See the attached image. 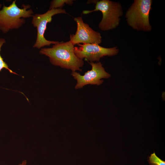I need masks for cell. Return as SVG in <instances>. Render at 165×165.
Segmentation results:
<instances>
[{"mask_svg":"<svg viewBox=\"0 0 165 165\" xmlns=\"http://www.w3.org/2000/svg\"><path fill=\"white\" fill-rule=\"evenodd\" d=\"M26 160H24L23 161L22 163L20 164V165H26Z\"/></svg>","mask_w":165,"mask_h":165,"instance_id":"12","label":"cell"},{"mask_svg":"<svg viewBox=\"0 0 165 165\" xmlns=\"http://www.w3.org/2000/svg\"><path fill=\"white\" fill-rule=\"evenodd\" d=\"M90 64L92 66L91 69L85 72L83 75L75 71H72L71 74L77 81L75 89L82 88L89 84L100 85L103 82L101 79L108 78L110 76V75L105 71L101 62H91Z\"/></svg>","mask_w":165,"mask_h":165,"instance_id":"7","label":"cell"},{"mask_svg":"<svg viewBox=\"0 0 165 165\" xmlns=\"http://www.w3.org/2000/svg\"><path fill=\"white\" fill-rule=\"evenodd\" d=\"M74 46L70 40L66 42H58L51 47L41 49L39 53L48 57L53 65L72 71H81L80 68L83 66L84 62L75 55Z\"/></svg>","mask_w":165,"mask_h":165,"instance_id":"1","label":"cell"},{"mask_svg":"<svg viewBox=\"0 0 165 165\" xmlns=\"http://www.w3.org/2000/svg\"><path fill=\"white\" fill-rule=\"evenodd\" d=\"M74 20L77 24V30L75 35H70V40L74 45L80 43L99 44L101 43L100 33L84 23L81 16L75 18Z\"/></svg>","mask_w":165,"mask_h":165,"instance_id":"8","label":"cell"},{"mask_svg":"<svg viewBox=\"0 0 165 165\" xmlns=\"http://www.w3.org/2000/svg\"><path fill=\"white\" fill-rule=\"evenodd\" d=\"M22 8L17 6L13 1L8 6L3 5L0 10V30L6 33L11 30L18 29L25 22V18L32 17L34 13L29 5L23 4Z\"/></svg>","mask_w":165,"mask_h":165,"instance_id":"2","label":"cell"},{"mask_svg":"<svg viewBox=\"0 0 165 165\" xmlns=\"http://www.w3.org/2000/svg\"><path fill=\"white\" fill-rule=\"evenodd\" d=\"M79 47H74V52L79 58H84L91 62L99 61L105 56H112L117 54L119 50L116 47L106 48L97 44H78Z\"/></svg>","mask_w":165,"mask_h":165,"instance_id":"6","label":"cell"},{"mask_svg":"<svg viewBox=\"0 0 165 165\" xmlns=\"http://www.w3.org/2000/svg\"><path fill=\"white\" fill-rule=\"evenodd\" d=\"M67 14L66 11L61 9H49L43 14H35L32 16L31 24L36 28L37 35L33 48L40 49L46 46H49L51 44H55L58 42L49 41L46 39L44 34L48 23L51 22L52 17L54 15L60 14Z\"/></svg>","mask_w":165,"mask_h":165,"instance_id":"5","label":"cell"},{"mask_svg":"<svg viewBox=\"0 0 165 165\" xmlns=\"http://www.w3.org/2000/svg\"><path fill=\"white\" fill-rule=\"evenodd\" d=\"M148 161L150 165H165V161L158 157L155 152L148 157Z\"/></svg>","mask_w":165,"mask_h":165,"instance_id":"11","label":"cell"},{"mask_svg":"<svg viewBox=\"0 0 165 165\" xmlns=\"http://www.w3.org/2000/svg\"><path fill=\"white\" fill-rule=\"evenodd\" d=\"M152 2L151 0L134 1L126 14L127 23L132 28L144 31L151 30L149 17Z\"/></svg>","mask_w":165,"mask_h":165,"instance_id":"4","label":"cell"},{"mask_svg":"<svg viewBox=\"0 0 165 165\" xmlns=\"http://www.w3.org/2000/svg\"><path fill=\"white\" fill-rule=\"evenodd\" d=\"M5 43H6L5 39L3 38H0V72L2 70L3 68H5L8 70L11 73L18 75L9 68L8 64L4 61L3 58L2 57L0 54L1 48L3 45Z\"/></svg>","mask_w":165,"mask_h":165,"instance_id":"10","label":"cell"},{"mask_svg":"<svg viewBox=\"0 0 165 165\" xmlns=\"http://www.w3.org/2000/svg\"><path fill=\"white\" fill-rule=\"evenodd\" d=\"M100 11L102 18L99 25V28L103 31H108L116 28L119 25L120 17L123 14L121 6L119 3L109 0L95 2V9L92 10H84V14Z\"/></svg>","mask_w":165,"mask_h":165,"instance_id":"3","label":"cell"},{"mask_svg":"<svg viewBox=\"0 0 165 165\" xmlns=\"http://www.w3.org/2000/svg\"><path fill=\"white\" fill-rule=\"evenodd\" d=\"M73 3V0H53L51 2L50 9L62 7L65 4L72 5Z\"/></svg>","mask_w":165,"mask_h":165,"instance_id":"9","label":"cell"},{"mask_svg":"<svg viewBox=\"0 0 165 165\" xmlns=\"http://www.w3.org/2000/svg\"><path fill=\"white\" fill-rule=\"evenodd\" d=\"M2 6V5L1 3H0V8H1Z\"/></svg>","mask_w":165,"mask_h":165,"instance_id":"13","label":"cell"}]
</instances>
